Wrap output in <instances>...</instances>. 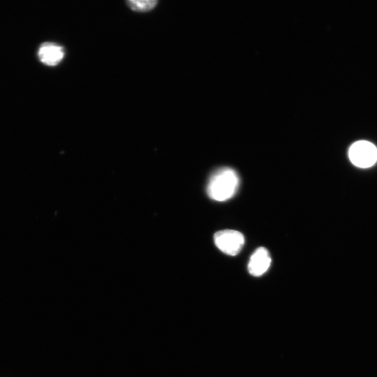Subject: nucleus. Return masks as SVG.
<instances>
[{"mask_svg": "<svg viewBox=\"0 0 377 377\" xmlns=\"http://www.w3.org/2000/svg\"><path fill=\"white\" fill-rule=\"evenodd\" d=\"M239 186V177L237 172L228 167L216 170L209 177L207 193L216 201H226L235 195Z\"/></svg>", "mask_w": 377, "mask_h": 377, "instance_id": "1", "label": "nucleus"}, {"mask_svg": "<svg viewBox=\"0 0 377 377\" xmlns=\"http://www.w3.org/2000/svg\"><path fill=\"white\" fill-rule=\"evenodd\" d=\"M350 161L357 167L366 168L372 166L377 161V148L366 140L353 143L348 151Z\"/></svg>", "mask_w": 377, "mask_h": 377, "instance_id": "2", "label": "nucleus"}, {"mask_svg": "<svg viewBox=\"0 0 377 377\" xmlns=\"http://www.w3.org/2000/svg\"><path fill=\"white\" fill-rule=\"evenodd\" d=\"M214 240L217 248L229 256H236L244 244L242 233L234 230H223L216 232Z\"/></svg>", "mask_w": 377, "mask_h": 377, "instance_id": "3", "label": "nucleus"}, {"mask_svg": "<svg viewBox=\"0 0 377 377\" xmlns=\"http://www.w3.org/2000/svg\"><path fill=\"white\" fill-rule=\"evenodd\" d=\"M269 251L264 247L258 248L250 257L248 270L254 276H260L267 272L271 264Z\"/></svg>", "mask_w": 377, "mask_h": 377, "instance_id": "4", "label": "nucleus"}, {"mask_svg": "<svg viewBox=\"0 0 377 377\" xmlns=\"http://www.w3.org/2000/svg\"><path fill=\"white\" fill-rule=\"evenodd\" d=\"M38 56L44 64L53 66L62 60L64 57V50L56 43H45L40 46Z\"/></svg>", "mask_w": 377, "mask_h": 377, "instance_id": "5", "label": "nucleus"}, {"mask_svg": "<svg viewBox=\"0 0 377 377\" xmlns=\"http://www.w3.org/2000/svg\"><path fill=\"white\" fill-rule=\"evenodd\" d=\"M127 3L128 6L136 11H148L151 10L157 3V1L154 0H145V1H138V0H132L128 1Z\"/></svg>", "mask_w": 377, "mask_h": 377, "instance_id": "6", "label": "nucleus"}]
</instances>
